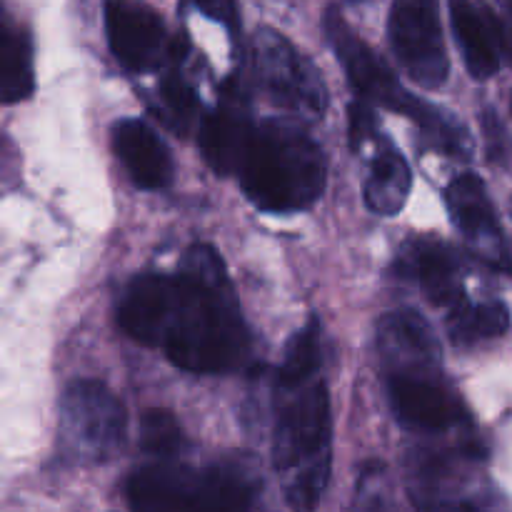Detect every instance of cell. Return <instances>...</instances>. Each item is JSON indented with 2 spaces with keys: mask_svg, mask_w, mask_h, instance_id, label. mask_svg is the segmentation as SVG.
I'll return each instance as SVG.
<instances>
[{
  "mask_svg": "<svg viewBox=\"0 0 512 512\" xmlns=\"http://www.w3.org/2000/svg\"><path fill=\"white\" fill-rule=\"evenodd\" d=\"M158 348L188 373L218 375L243 368L250 333L223 258L210 245H193L170 283Z\"/></svg>",
  "mask_w": 512,
  "mask_h": 512,
  "instance_id": "1",
  "label": "cell"
},
{
  "mask_svg": "<svg viewBox=\"0 0 512 512\" xmlns=\"http://www.w3.org/2000/svg\"><path fill=\"white\" fill-rule=\"evenodd\" d=\"M330 398L323 380H275L273 465L295 512H313L330 478Z\"/></svg>",
  "mask_w": 512,
  "mask_h": 512,
  "instance_id": "2",
  "label": "cell"
},
{
  "mask_svg": "<svg viewBox=\"0 0 512 512\" xmlns=\"http://www.w3.org/2000/svg\"><path fill=\"white\" fill-rule=\"evenodd\" d=\"M238 175L255 208L298 213L323 195L328 163L320 145L298 125L265 120L250 135Z\"/></svg>",
  "mask_w": 512,
  "mask_h": 512,
  "instance_id": "3",
  "label": "cell"
},
{
  "mask_svg": "<svg viewBox=\"0 0 512 512\" xmlns=\"http://www.w3.org/2000/svg\"><path fill=\"white\" fill-rule=\"evenodd\" d=\"M325 35L333 45L350 85L358 93V100L370 103L373 108H388L393 113H403L423 130L425 140L440 153L453 160H468L473 155V138L468 128L440 105L420 100L410 90L398 83L390 65L345 23L338 8H330L325 15Z\"/></svg>",
  "mask_w": 512,
  "mask_h": 512,
  "instance_id": "4",
  "label": "cell"
},
{
  "mask_svg": "<svg viewBox=\"0 0 512 512\" xmlns=\"http://www.w3.org/2000/svg\"><path fill=\"white\" fill-rule=\"evenodd\" d=\"M125 495L130 512H250L258 488L238 468L158 463L135 470Z\"/></svg>",
  "mask_w": 512,
  "mask_h": 512,
  "instance_id": "5",
  "label": "cell"
},
{
  "mask_svg": "<svg viewBox=\"0 0 512 512\" xmlns=\"http://www.w3.org/2000/svg\"><path fill=\"white\" fill-rule=\"evenodd\" d=\"M128 413L108 385L75 380L60 400V445L83 463L110 460L125 445Z\"/></svg>",
  "mask_w": 512,
  "mask_h": 512,
  "instance_id": "6",
  "label": "cell"
},
{
  "mask_svg": "<svg viewBox=\"0 0 512 512\" xmlns=\"http://www.w3.org/2000/svg\"><path fill=\"white\" fill-rule=\"evenodd\" d=\"M253 58L258 83L270 103L283 108L293 118H323L328 108L323 73L283 33L260 28L253 40Z\"/></svg>",
  "mask_w": 512,
  "mask_h": 512,
  "instance_id": "7",
  "label": "cell"
},
{
  "mask_svg": "<svg viewBox=\"0 0 512 512\" xmlns=\"http://www.w3.org/2000/svg\"><path fill=\"white\" fill-rule=\"evenodd\" d=\"M388 40L400 68L428 90L443 88L450 73L440 0H393Z\"/></svg>",
  "mask_w": 512,
  "mask_h": 512,
  "instance_id": "8",
  "label": "cell"
},
{
  "mask_svg": "<svg viewBox=\"0 0 512 512\" xmlns=\"http://www.w3.org/2000/svg\"><path fill=\"white\" fill-rule=\"evenodd\" d=\"M103 25L113 55L133 73H155L183 60L180 40L145 0H105Z\"/></svg>",
  "mask_w": 512,
  "mask_h": 512,
  "instance_id": "9",
  "label": "cell"
},
{
  "mask_svg": "<svg viewBox=\"0 0 512 512\" xmlns=\"http://www.w3.org/2000/svg\"><path fill=\"white\" fill-rule=\"evenodd\" d=\"M445 203H448L450 218H453L455 228L463 233L470 253L498 273H510V245L500 228L498 213H495L483 180L473 173L458 175L445 190Z\"/></svg>",
  "mask_w": 512,
  "mask_h": 512,
  "instance_id": "10",
  "label": "cell"
},
{
  "mask_svg": "<svg viewBox=\"0 0 512 512\" xmlns=\"http://www.w3.org/2000/svg\"><path fill=\"white\" fill-rule=\"evenodd\" d=\"M388 395L405 428L440 433L463 420V405L443 385L440 373L388 375Z\"/></svg>",
  "mask_w": 512,
  "mask_h": 512,
  "instance_id": "11",
  "label": "cell"
},
{
  "mask_svg": "<svg viewBox=\"0 0 512 512\" xmlns=\"http://www.w3.org/2000/svg\"><path fill=\"white\" fill-rule=\"evenodd\" d=\"M450 23L463 50L465 68L478 80H488L508 55V30L485 0H448Z\"/></svg>",
  "mask_w": 512,
  "mask_h": 512,
  "instance_id": "12",
  "label": "cell"
},
{
  "mask_svg": "<svg viewBox=\"0 0 512 512\" xmlns=\"http://www.w3.org/2000/svg\"><path fill=\"white\" fill-rule=\"evenodd\" d=\"M395 273L398 278L410 280L425 290L435 305H443L453 313L465 305L463 268L448 245L433 238H413L395 255Z\"/></svg>",
  "mask_w": 512,
  "mask_h": 512,
  "instance_id": "13",
  "label": "cell"
},
{
  "mask_svg": "<svg viewBox=\"0 0 512 512\" xmlns=\"http://www.w3.org/2000/svg\"><path fill=\"white\" fill-rule=\"evenodd\" d=\"M253 130L255 123L250 120L248 100L238 85L230 83L218 108L203 118L200 125V150L210 168L218 175L238 173Z\"/></svg>",
  "mask_w": 512,
  "mask_h": 512,
  "instance_id": "14",
  "label": "cell"
},
{
  "mask_svg": "<svg viewBox=\"0 0 512 512\" xmlns=\"http://www.w3.org/2000/svg\"><path fill=\"white\" fill-rule=\"evenodd\" d=\"M378 348L388 375L440 373V343L415 310L385 315L378 330Z\"/></svg>",
  "mask_w": 512,
  "mask_h": 512,
  "instance_id": "15",
  "label": "cell"
},
{
  "mask_svg": "<svg viewBox=\"0 0 512 512\" xmlns=\"http://www.w3.org/2000/svg\"><path fill=\"white\" fill-rule=\"evenodd\" d=\"M113 150L133 183L143 190H160L173 180V158L148 123L125 118L113 128Z\"/></svg>",
  "mask_w": 512,
  "mask_h": 512,
  "instance_id": "16",
  "label": "cell"
},
{
  "mask_svg": "<svg viewBox=\"0 0 512 512\" xmlns=\"http://www.w3.org/2000/svg\"><path fill=\"white\" fill-rule=\"evenodd\" d=\"M170 283L173 275L150 273L138 275L125 288L118 305V323L130 338L158 348L170 303Z\"/></svg>",
  "mask_w": 512,
  "mask_h": 512,
  "instance_id": "17",
  "label": "cell"
},
{
  "mask_svg": "<svg viewBox=\"0 0 512 512\" xmlns=\"http://www.w3.org/2000/svg\"><path fill=\"white\" fill-rule=\"evenodd\" d=\"M413 173L408 160L385 135L375 138V155L365 180V205L378 215H395L408 203Z\"/></svg>",
  "mask_w": 512,
  "mask_h": 512,
  "instance_id": "18",
  "label": "cell"
},
{
  "mask_svg": "<svg viewBox=\"0 0 512 512\" xmlns=\"http://www.w3.org/2000/svg\"><path fill=\"white\" fill-rule=\"evenodd\" d=\"M410 495L418 512H493L478 493L450 480V470L438 460L418 463Z\"/></svg>",
  "mask_w": 512,
  "mask_h": 512,
  "instance_id": "19",
  "label": "cell"
},
{
  "mask_svg": "<svg viewBox=\"0 0 512 512\" xmlns=\"http://www.w3.org/2000/svg\"><path fill=\"white\" fill-rule=\"evenodd\" d=\"M35 90L33 43L25 28L5 10L0 23V95L3 103H20Z\"/></svg>",
  "mask_w": 512,
  "mask_h": 512,
  "instance_id": "20",
  "label": "cell"
},
{
  "mask_svg": "<svg viewBox=\"0 0 512 512\" xmlns=\"http://www.w3.org/2000/svg\"><path fill=\"white\" fill-rule=\"evenodd\" d=\"M510 328V310L503 300L485 303H465L450 313L448 330L455 343H475V340L500 338Z\"/></svg>",
  "mask_w": 512,
  "mask_h": 512,
  "instance_id": "21",
  "label": "cell"
},
{
  "mask_svg": "<svg viewBox=\"0 0 512 512\" xmlns=\"http://www.w3.org/2000/svg\"><path fill=\"white\" fill-rule=\"evenodd\" d=\"M323 363V350H320V328L315 320H310L303 330L290 338L285 348L283 365L278 370V380H308L315 378Z\"/></svg>",
  "mask_w": 512,
  "mask_h": 512,
  "instance_id": "22",
  "label": "cell"
},
{
  "mask_svg": "<svg viewBox=\"0 0 512 512\" xmlns=\"http://www.w3.org/2000/svg\"><path fill=\"white\" fill-rule=\"evenodd\" d=\"M140 445H143L145 453L170 460L188 445V440H185V433L178 425V420L168 410L155 408L143 415V423H140Z\"/></svg>",
  "mask_w": 512,
  "mask_h": 512,
  "instance_id": "23",
  "label": "cell"
},
{
  "mask_svg": "<svg viewBox=\"0 0 512 512\" xmlns=\"http://www.w3.org/2000/svg\"><path fill=\"white\" fill-rule=\"evenodd\" d=\"M160 93V103H163L165 113L170 115V123L175 125L178 130H188L190 125L198 120L200 113V100L195 95L193 85L183 78L178 68H168V73L163 75L158 85Z\"/></svg>",
  "mask_w": 512,
  "mask_h": 512,
  "instance_id": "24",
  "label": "cell"
},
{
  "mask_svg": "<svg viewBox=\"0 0 512 512\" xmlns=\"http://www.w3.org/2000/svg\"><path fill=\"white\" fill-rule=\"evenodd\" d=\"M183 5L198 10L200 15H205L213 23H220L228 30L233 38H238L240 33V8L238 0H183Z\"/></svg>",
  "mask_w": 512,
  "mask_h": 512,
  "instance_id": "25",
  "label": "cell"
},
{
  "mask_svg": "<svg viewBox=\"0 0 512 512\" xmlns=\"http://www.w3.org/2000/svg\"><path fill=\"white\" fill-rule=\"evenodd\" d=\"M378 138V123H375V110L370 103L355 100L350 105V143L353 148H363L368 140Z\"/></svg>",
  "mask_w": 512,
  "mask_h": 512,
  "instance_id": "26",
  "label": "cell"
},
{
  "mask_svg": "<svg viewBox=\"0 0 512 512\" xmlns=\"http://www.w3.org/2000/svg\"><path fill=\"white\" fill-rule=\"evenodd\" d=\"M483 133L488 143V153L493 160H505L508 155V140H505V128L495 110H485L483 115Z\"/></svg>",
  "mask_w": 512,
  "mask_h": 512,
  "instance_id": "27",
  "label": "cell"
},
{
  "mask_svg": "<svg viewBox=\"0 0 512 512\" xmlns=\"http://www.w3.org/2000/svg\"><path fill=\"white\" fill-rule=\"evenodd\" d=\"M505 30H508V55L512 58V0H505Z\"/></svg>",
  "mask_w": 512,
  "mask_h": 512,
  "instance_id": "28",
  "label": "cell"
},
{
  "mask_svg": "<svg viewBox=\"0 0 512 512\" xmlns=\"http://www.w3.org/2000/svg\"><path fill=\"white\" fill-rule=\"evenodd\" d=\"M510 110H512V98H510Z\"/></svg>",
  "mask_w": 512,
  "mask_h": 512,
  "instance_id": "29",
  "label": "cell"
}]
</instances>
